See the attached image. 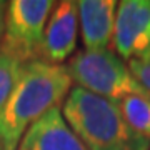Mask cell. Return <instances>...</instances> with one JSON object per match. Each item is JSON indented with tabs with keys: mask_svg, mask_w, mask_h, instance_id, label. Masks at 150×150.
<instances>
[{
	"mask_svg": "<svg viewBox=\"0 0 150 150\" xmlns=\"http://www.w3.org/2000/svg\"><path fill=\"white\" fill-rule=\"evenodd\" d=\"M72 79L64 65L32 60L22 65L20 77L0 115V150H17L23 135L38 118L60 107Z\"/></svg>",
	"mask_w": 150,
	"mask_h": 150,
	"instance_id": "cell-1",
	"label": "cell"
},
{
	"mask_svg": "<svg viewBox=\"0 0 150 150\" xmlns=\"http://www.w3.org/2000/svg\"><path fill=\"white\" fill-rule=\"evenodd\" d=\"M62 115L88 150H150V140L130 127L117 102L80 87L69 92Z\"/></svg>",
	"mask_w": 150,
	"mask_h": 150,
	"instance_id": "cell-2",
	"label": "cell"
},
{
	"mask_svg": "<svg viewBox=\"0 0 150 150\" xmlns=\"http://www.w3.org/2000/svg\"><path fill=\"white\" fill-rule=\"evenodd\" d=\"M72 80L80 88L112 102L130 95H147V92L130 74L129 65L113 50H82L67 65Z\"/></svg>",
	"mask_w": 150,
	"mask_h": 150,
	"instance_id": "cell-3",
	"label": "cell"
},
{
	"mask_svg": "<svg viewBox=\"0 0 150 150\" xmlns=\"http://www.w3.org/2000/svg\"><path fill=\"white\" fill-rule=\"evenodd\" d=\"M52 8V0L8 2L0 50L20 60L22 64L40 60L43 33Z\"/></svg>",
	"mask_w": 150,
	"mask_h": 150,
	"instance_id": "cell-4",
	"label": "cell"
},
{
	"mask_svg": "<svg viewBox=\"0 0 150 150\" xmlns=\"http://www.w3.org/2000/svg\"><path fill=\"white\" fill-rule=\"evenodd\" d=\"M113 47L120 59H150V0H123L117 7Z\"/></svg>",
	"mask_w": 150,
	"mask_h": 150,
	"instance_id": "cell-5",
	"label": "cell"
},
{
	"mask_svg": "<svg viewBox=\"0 0 150 150\" xmlns=\"http://www.w3.org/2000/svg\"><path fill=\"white\" fill-rule=\"evenodd\" d=\"M77 30H79V5L74 0H64L55 7L48 20L40 60L48 64L60 65L74 54L77 45Z\"/></svg>",
	"mask_w": 150,
	"mask_h": 150,
	"instance_id": "cell-6",
	"label": "cell"
},
{
	"mask_svg": "<svg viewBox=\"0 0 150 150\" xmlns=\"http://www.w3.org/2000/svg\"><path fill=\"white\" fill-rule=\"evenodd\" d=\"M17 150H88L72 132L62 108H50L25 132Z\"/></svg>",
	"mask_w": 150,
	"mask_h": 150,
	"instance_id": "cell-7",
	"label": "cell"
},
{
	"mask_svg": "<svg viewBox=\"0 0 150 150\" xmlns=\"http://www.w3.org/2000/svg\"><path fill=\"white\" fill-rule=\"evenodd\" d=\"M79 23L87 50H103L113 38L117 2L113 0H80Z\"/></svg>",
	"mask_w": 150,
	"mask_h": 150,
	"instance_id": "cell-8",
	"label": "cell"
},
{
	"mask_svg": "<svg viewBox=\"0 0 150 150\" xmlns=\"http://www.w3.org/2000/svg\"><path fill=\"white\" fill-rule=\"evenodd\" d=\"M117 103L130 127L150 140V97L130 95Z\"/></svg>",
	"mask_w": 150,
	"mask_h": 150,
	"instance_id": "cell-9",
	"label": "cell"
},
{
	"mask_svg": "<svg viewBox=\"0 0 150 150\" xmlns=\"http://www.w3.org/2000/svg\"><path fill=\"white\" fill-rule=\"evenodd\" d=\"M22 65L23 64L20 60L13 59L12 55L0 50V115H2L12 92L17 85Z\"/></svg>",
	"mask_w": 150,
	"mask_h": 150,
	"instance_id": "cell-10",
	"label": "cell"
},
{
	"mask_svg": "<svg viewBox=\"0 0 150 150\" xmlns=\"http://www.w3.org/2000/svg\"><path fill=\"white\" fill-rule=\"evenodd\" d=\"M129 69L130 74L134 75V79L140 83V87L150 95V59L132 60V62H129Z\"/></svg>",
	"mask_w": 150,
	"mask_h": 150,
	"instance_id": "cell-11",
	"label": "cell"
},
{
	"mask_svg": "<svg viewBox=\"0 0 150 150\" xmlns=\"http://www.w3.org/2000/svg\"><path fill=\"white\" fill-rule=\"evenodd\" d=\"M7 2L0 0V38L4 37V27H5V13H7Z\"/></svg>",
	"mask_w": 150,
	"mask_h": 150,
	"instance_id": "cell-12",
	"label": "cell"
}]
</instances>
